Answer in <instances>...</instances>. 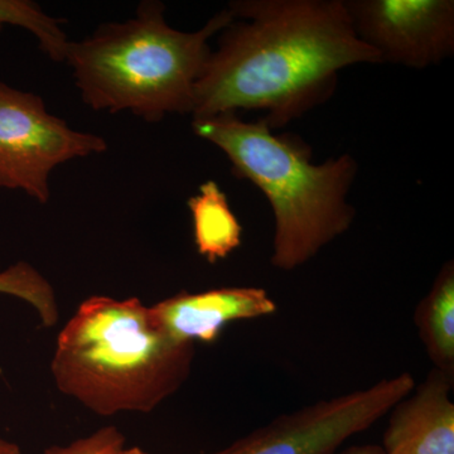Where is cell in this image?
<instances>
[{
	"instance_id": "8fae6325",
	"label": "cell",
	"mask_w": 454,
	"mask_h": 454,
	"mask_svg": "<svg viewBox=\"0 0 454 454\" xmlns=\"http://www.w3.org/2000/svg\"><path fill=\"white\" fill-rule=\"evenodd\" d=\"M187 205L192 216L196 250L202 258L215 264L240 247L243 226L216 182L201 184L199 193L191 197Z\"/></svg>"
},
{
	"instance_id": "5b68a950",
	"label": "cell",
	"mask_w": 454,
	"mask_h": 454,
	"mask_svg": "<svg viewBox=\"0 0 454 454\" xmlns=\"http://www.w3.org/2000/svg\"><path fill=\"white\" fill-rule=\"evenodd\" d=\"M106 140L74 130L35 92L0 80V188L22 191L41 205L51 199L57 167L106 152Z\"/></svg>"
},
{
	"instance_id": "7c38bea8",
	"label": "cell",
	"mask_w": 454,
	"mask_h": 454,
	"mask_svg": "<svg viewBox=\"0 0 454 454\" xmlns=\"http://www.w3.org/2000/svg\"><path fill=\"white\" fill-rule=\"evenodd\" d=\"M62 25L64 20L50 16L32 0H0V33L5 26L31 32L40 49L55 62L66 61L70 44Z\"/></svg>"
},
{
	"instance_id": "4fadbf2b",
	"label": "cell",
	"mask_w": 454,
	"mask_h": 454,
	"mask_svg": "<svg viewBox=\"0 0 454 454\" xmlns=\"http://www.w3.org/2000/svg\"><path fill=\"white\" fill-rule=\"evenodd\" d=\"M0 293L14 295L31 304L47 327L55 325L59 318L52 286L27 262H20L0 271Z\"/></svg>"
},
{
	"instance_id": "2e32d148",
	"label": "cell",
	"mask_w": 454,
	"mask_h": 454,
	"mask_svg": "<svg viewBox=\"0 0 454 454\" xmlns=\"http://www.w3.org/2000/svg\"><path fill=\"white\" fill-rule=\"evenodd\" d=\"M109 454H149L145 452V450H140L138 447H122L121 450H114V452Z\"/></svg>"
},
{
	"instance_id": "ba28073f",
	"label": "cell",
	"mask_w": 454,
	"mask_h": 454,
	"mask_svg": "<svg viewBox=\"0 0 454 454\" xmlns=\"http://www.w3.org/2000/svg\"><path fill=\"white\" fill-rule=\"evenodd\" d=\"M155 321L181 342L212 343L232 322L250 321L278 310L269 293L256 286L181 292L151 307Z\"/></svg>"
},
{
	"instance_id": "5bb4252c",
	"label": "cell",
	"mask_w": 454,
	"mask_h": 454,
	"mask_svg": "<svg viewBox=\"0 0 454 454\" xmlns=\"http://www.w3.org/2000/svg\"><path fill=\"white\" fill-rule=\"evenodd\" d=\"M336 454H385V452L378 444H361V446L345 448Z\"/></svg>"
},
{
	"instance_id": "30bf717a",
	"label": "cell",
	"mask_w": 454,
	"mask_h": 454,
	"mask_svg": "<svg viewBox=\"0 0 454 454\" xmlns=\"http://www.w3.org/2000/svg\"><path fill=\"white\" fill-rule=\"evenodd\" d=\"M419 339L434 369L454 375V264L448 260L438 271L414 313Z\"/></svg>"
},
{
	"instance_id": "277c9868",
	"label": "cell",
	"mask_w": 454,
	"mask_h": 454,
	"mask_svg": "<svg viewBox=\"0 0 454 454\" xmlns=\"http://www.w3.org/2000/svg\"><path fill=\"white\" fill-rule=\"evenodd\" d=\"M166 5L145 0L136 16L100 25L82 41H70L66 64L73 68L83 103L97 112H129L148 122L169 114H191L210 41L234 17L223 9L196 32L167 22Z\"/></svg>"
},
{
	"instance_id": "3957f363",
	"label": "cell",
	"mask_w": 454,
	"mask_h": 454,
	"mask_svg": "<svg viewBox=\"0 0 454 454\" xmlns=\"http://www.w3.org/2000/svg\"><path fill=\"white\" fill-rule=\"evenodd\" d=\"M192 129L225 153L236 177L267 197L276 223L274 268L294 270L348 231L356 216L348 201L358 172L352 155L315 164L298 137L276 136L262 121H244L232 113L193 119Z\"/></svg>"
},
{
	"instance_id": "9a60e30c",
	"label": "cell",
	"mask_w": 454,
	"mask_h": 454,
	"mask_svg": "<svg viewBox=\"0 0 454 454\" xmlns=\"http://www.w3.org/2000/svg\"><path fill=\"white\" fill-rule=\"evenodd\" d=\"M0 454H22V450L14 442L0 438Z\"/></svg>"
},
{
	"instance_id": "8992f818",
	"label": "cell",
	"mask_w": 454,
	"mask_h": 454,
	"mask_svg": "<svg viewBox=\"0 0 454 454\" xmlns=\"http://www.w3.org/2000/svg\"><path fill=\"white\" fill-rule=\"evenodd\" d=\"M414 387V376L402 372L366 389L280 415L212 454H336L346 441L389 414Z\"/></svg>"
},
{
	"instance_id": "6da1fadb",
	"label": "cell",
	"mask_w": 454,
	"mask_h": 454,
	"mask_svg": "<svg viewBox=\"0 0 454 454\" xmlns=\"http://www.w3.org/2000/svg\"><path fill=\"white\" fill-rule=\"evenodd\" d=\"M197 82L192 116L238 110L286 127L333 97L349 66L381 64L352 27L345 0H235Z\"/></svg>"
},
{
	"instance_id": "52a82bcc",
	"label": "cell",
	"mask_w": 454,
	"mask_h": 454,
	"mask_svg": "<svg viewBox=\"0 0 454 454\" xmlns=\"http://www.w3.org/2000/svg\"><path fill=\"white\" fill-rule=\"evenodd\" d=\"M358 38L381 64L423 70L454 53L453 0H345Z\"/></svg>"
},
{
	"instance_id": "7a4b0ae2",
	"label": "cell",
	"mask_w": 454,
	"mask_h": 454,
	"mask_svg": "<svg viewBox=\"0 0 454 454\" xmlns=\"http://www.w3.org/2000/svg\"><path fill=\"white\" fill-rule=\"evenodd\" d=\"M195 345L169 336L137 297L92 295L57 336V389L91 413H152L190 378Z\"/></svg>"
},
{
	"instance_id": "9c48e42d",
	"label": "cell",
	"mask_w": 454,
	"mask_h": 454,
	"mask_svg": "<svg viewBox=\"0 0 454 454\" xmlns=\"http://www.w3.org/2000/svg\"><path fill=\"white\" fill-rule=\"evenodd\" d=\"M453 378L433 369L391 408L385 454H454Z\"/></svg>"
}]
</instances>
